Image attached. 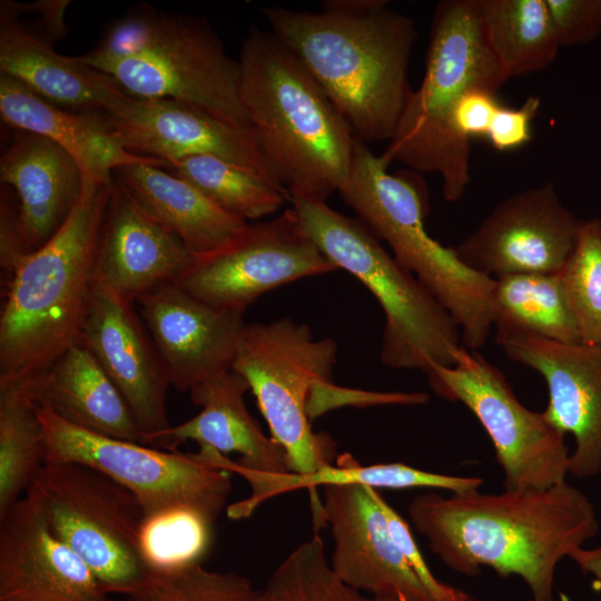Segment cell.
I'll use <instances>...</instances> for the list:
<instances>
[{"label":"cell","mask_w":601,"mask_h":601,"mask_svg":"<svg viewBox=\"0 0 601 601\" xmlns=\"http://www.w3.org/2000/svg\"><path fill=\"white\" fill-rule=\"evenodd\" d=\"M408 516L451 570L476 577L489 566L502 578L516 575L532 601H555L558 564L600 530L594 505L566 480L497 494L426 492L411 501Z\"/></svg>","instance_id":"obj_1"},{"label":"cell","mask_w":601,"mask_h":601,"mask_svg":"<svg viewBox=\"0 0 601 601\" xmlns=\"http://www.w3.org/2000/svg\"><path fill=\"white\" fill-rule=\"evenodd\" d=\"M112 180L85 176L80 199L59 230L6 272L0 385L38 376L79 343Z\"/></svg>","instance_id":"obj_2"},{"label":"cell","mask_w":601,"mask_h":601,"mask_svg":"<svg viewBox=\"0 0 601 601\" xmlns=\"http://www.w3.org/2000/svg\"><path fill=\"white\" fill-rule=\"evenodd\" d=\"M270 31L299 59L364 142L391 140L410 96L414 21L390 7L363 17L263 8Z\"/></svg>","instance_id":"obj_3"},{"label":"cell","mask_w":601,"mask_h":601,"mask_svg":"<svg viewBox=\"0 0 601 601\" xmlns=\"http://www.w3.org/2000/svg\"><path fill=\"white\" fill-rule=\"evenodd\" d=\"M238 65L242 106L274 176L290 198L326 201L348 175L351 127L270 30L250 28Z\"/></svg>","instance_id":"obj_4"},{"label":"cell","mask_w":601,"mask_h":601,"mask_svg":"<svg viewBox=\"0 0 601 601\" xmlns=\"http://www.w3.org/2000/svg\"><path fill=\"white\" fill-rule=\"evenodd\" d=\"M509 80L485 33L480 0H444L434 10L425 70L382 154L416 173L437 174L445 200H460L471 181V141L452 116L470 89L497 93Z\"/></svg>","instance_id":"obj_5"},{"label":"cell","mask_w":601,"mask_h":601,"mask_svg":"<svg viewBox=\"0 0 601 601\" xmlns=\"http://www.w3.org/2000/svg\"><path fill=\"white\" fill-rule=\"evenodd\" d=\"M81 58L131 97L181 101L253 129L239 97L238 61L205 17L138 4Z\"/></svg>","instance_id":"obj_6"},{"label":"cell","mask_w":601,"mask_h":601,"mask_svg":"<svg viewBox=\"0 0 601 601\" xmlns=\"http://www.w3.org/2000/svg\"><path fill=\"white\" fill-rule=\"evenodd\" d=\"M390 165L355 137L348 175L338 194L376 237L388 244L395 260L450 313L462 343L476 351L494 326L495 279L466 267L451 246L427 234L428 199L423 181L392 174Z\"/></svg>","instance_id":"obj_7"},{"label":"cell","mask_w":601,"mask_h":601,"mask_svg":"<svg viewBox=\"0 0 601 601\" xmlns=\"http://www.w3.org/2000/svg\"><path fill=\"white\" fill-rule=\"evenodd\" d=\"M299 220L323 254L355 276L373 294L385 315L381 361L393 368L452 366L463 345L450 313L403 268L358 218L326 201L292 197Z\"/></svg>","instance_id":"obj_8"},{"label":"cell","mask_w":601,"mask_h":601,"mask_svg":"<svg viewBox=\"0 0 601 601\" xmlns=\"http://www.w3.org/2000/svg\"><path fill=\"white\" fill-rule=\"evenodd\" d=\"M336 359L334 339H317L289 317L245 324L240 333L231 368L247 381L293 473L309 474L334 460L332 439L312 431L308 400L315 384L332 382Z\"/></svg>","instance_id":"obj_9"},{"label":"cell","mask_w":601,"mask_h":601,"mask_svg":"<svg viewBox=\"0 0 601 601\" xmlns=\"http://www.w3.org/2000/svg\"><path fill=\"white\" fill-rule=\"evenodd\" d=\"M26 495L108 594L127 595L145 580V512L124 485L88 465L45 463Z\"/></svg>","instance_id":"obj_10"},{"label":"cell","mask_w":601,"mask_h":601,"mask_svg":"<svg viewBox=\"0 0 601 601\" xmlns=\"http://www.w3.org/2000/svg\"><path fill=\"white\" fill-rule=\"evenodd\" d=\"M46 439V463L88 465L117 481L140 502L146 520L188 511L214 523L231 490V472L196 453L160 451L99 435L37 405Z\"/></svg>","instance_id":"obj_11"},{"label":"cell","mask_w":601,"mask_h":601,"mask_svg":"<svg viewBox=\"0 0 601 601\" xmlns=\"http://www.w3.org/2000/svg\"><path fill=\"white\" fill-rule=\"evenodd\" d=\"M426 375L439 396L464 404L482 424L502 467L504 490L546 489L566 480L565 435L543 413L526 408L483 356L463 346L452 366H433Z\"/></svg>","instance_id":"obj_12"},{"label":"cell","mask_w":601,"mask_h":601,"mask_svg":"<svg viewBox=\"0 0 601 601\" xmlns=\"http://www.w3.org/2000/svg\"><path fill=\"white\" fill-rule=\"evenodd\" d=\"M338 268L305 231L295 209L248 223L213 252L194 255L175 282L219 308L245 313L260 295L297 279Z\"/></svg>","instance_id":"obj_13"},{"label":"cell","mask_w":601,"mask_h":601,"mask_svg":"<svg viewBox=\"0 0 601 601\" xmlns=\"http://www.w3.org/2000/svg\"><path fill=\"white\" fill-rule=\"evenodd\" d=\"M580 223L561 203L553 184L546 183L500 201L451 248L466 267L493 279L554 274L565 264Z\"/></svg>","instance_id":"obj_14"},{"label":"cell","mask_w":601,"mask_h":601,"mask_svg":"<svg viewBox=\"0 0 601 601\" xmlns=\"http://www.w3.org/2000/svg\"><path fill=\"white\" fill-rule=\"evenodd\" d=\"M105 121L116 140L134 155L160 159L167 165L190 156H215L284 188L270 170L253 129L193 105L128 96L105 112Z\"/></svg>","instance_id":"obj_15"},{"label":"cell","mask_w":601,"mask_h":601,"mask_svg":"<svg viewBox=\"0 0 601 601\" xmlns=\"http://www.w3.org/2000/svg\"><path fill=\"white\" fill-rule=\"evenodd\" d=\"M495 341L510 359L544 378L549 402L542 413L556 430L574 440L569 474L579 479L600 474L601 345L565 344L524 334Z\"/></svg>","instance_id":"obj_16"},{"label":"cell","mask_w":601,"mask_h":601,"mask_svg":"<svg viewBox=\"0 0 601 601\" xmlns=\"http://www.w3.org/2000/svg\"><path fill=\"white\" fill-rule=\"evenodd\" d=\"M333 550L331 569L347 587L376 598L432 601L393 540L367 486H322Z\"/></svg>","instance_id":"obj_17"},{"label":"cell","mask_w":601,"mask_h":601,"mask_svg":"<svg viewBox=\"0 0 601 601\" xmlns=\"http://www.w3.org/2000/svg\"><path fill=\"white\" fill-rule=\"evenodd\" d=\"M136 304L178 392L231 370L244 313L213 306L176 283L150 290Z\"/></svg>","instance_id":"obj_18"},{"label":"cell","mask_w":601,"mask_h":601,"mask_svg":"<svg viewBox=\"0 0 601 601\" xmlns=\"http://www.w3.org/2000/svg\"><path fill=\"white\" fill-rule=\"evenodd\" d=\"M129 303L97 282L79 342L97 358L127 402L146 444L171 425L166 367Z\"/></svg>","instance_id":"obj_19"},{"label":"cell","mask_w":601,"mask_h":601,"mask_svg":"<svg viewBox=\"0 0 601 601\" xmlns=\"http://www.w3.org/2000/svg\"><path fill=\"white\" fill-rule=\"evenodd\" d=\"M28 495L0 516V601H109Z\"/></svg>","instance_id":"obj_20"},{"label":"cell","mask_w":601,"mask_h":601,"mask_svg":"<svg viewBox=\"0 0 601 601\" xmlns=\"http://www.w3.org/2000/svg\"><path fill=\"white\" fill-rule=\"evenodd\" d=\"M248 390L247 381L233 368L195 385L189 395L200 412L161 432L154 443L174 450L179 443L195 441L203 461L229 472H290L282 446L262 432L248 412L244 400Z\"/></svg>","instance_id":"obj_21"},{"label":"cell","mask_w":601,"mask_h":601,"mask_svg":"<svg viewBox=\"0 0 601 601\" xmlns=\"http://www.w3.org/2000/svg\"><path fill=\"white\" fill-rule=\"evenodd\" d=\"M193 258L185 244L114 176L97 254V282L134 304L175 283Z\"/></svg>","instance_id":"obj_22"},{"label":"cell","mask_w":601,"mask_h":601,"mask_svg":"<svg viewBox=\"0 0 601 601\" xmlns=\"http://www.w3.org/2000/svg\"><path fill=\"white\" fill-rule=\"evenodd\" d=\"M0 179L18 197L16 226L27 253L45 245L80 199L85 176L77 160L52 140L12 129L0 158Z\"/></svg>","instance_id":"obj_23"},{"label":"cell","mask_w":601,"mask_h":601,"mask_svg":"<svg viewBox=\"0 0 601 601\" xmlns=\"http://www.w3.org/2000/svg\"><path fill=\"white\" fill-rule=\"evenodd\" d=\"M0 73L72 111L105 114L129 96L81 56L61 55L39 33L27 29L10 0L0 2Z\"/></svg>","instance_id":"obj_24"},{"label":"cell","mask_w":601,"mask_h":601,"mask_svg":"<svg viewBox=\"0 0 601 601\" xmlns=\"http://www.w3.org/2000/svg\"><path fill=\"white\" fill-rule=\"evenodd\" d=\"M0 115L11 129L33 132L59 145L77 160L83 176L111 181L115 170L125 165L167 167L160 159L127 151L109 132L104 114L61 108L3 73H0Z\"/></svg>","instance_id":"obj_25"},{"label":"cell","mask_w":601,"mask_h":601,"mask_svg":"<svg viewBox=\"0 0 601 601\" xmlns=\"http://www.w3.org/2000/svg\"><path fill=\"white\" fill-rule=\"evenodd\" d=\"M29 381L36 404L61 420L99 435L146 444L124 396L80 342Z\"/></svg>","instance_id":"obj_26"},{"label":"cell","mask_w":601,"mask_h":601,"mask_svg":"<svg viewBox=\"0 0 601 601\" xmlns=\"http://www.w3.org/2000/svg\"><path fill=\"white\" fill-rule=\"evenodd\" d=\"M252 486L248 499L229 506L228 515L233 519L249 516L264 501L277 494L297 489H307L312 511L313 526L318 531L327 525L319 486L337 484H357L388 490H408L416 487L446 490L450 493H464L481 487L484 480L479 476H459L428 472L404 463H383L361 465L349 453L337 456L335 465L329 464L309 474L293 472L279 475H266L237 470Z\"/></svg>","instance_id":"obj_27"},{"label":"cell","mask_w":601,"mask_h":601,"mask_svg":"<svg viewBox=\"0 0 601 601\" xmlns=\"http://www.w3.org/2000/svg\"><path fill=\"white\" fill-rule=\"evenodd\" d=\"M114 176L193 255L215 250L248 224L225 211L194 185L162 167L151 164L125 165L117 168Z\"/></svg>","instance_id":"obj_28"},{"label":"cell","mask_w":601,"mask_h":601,"mask_svg":"<svg viewBox=\"0 0 601 601\" xmlns=\"http://www.w3.org/2000/svg\"><path fill=\"white\" fill-rule=\"evenodd\" d=\"M492 308L495 337L524 334L565 344L581 343L559 273L496 278Z\"/></svg>","instance_id":"obj_29"},{"label":"cell","mask_w":601,"mask_h":601,"mask_svg":"<svg viewBox=\"0 0 601 601\" xmlns=\"http://www.w3.org/2000/svg\"><path fill=\"white\" fill-rule=\"evenodd\" d=\"M489 45L508 78L549 67L561 48L545 0H480Z\"/></svg>","instance_id":"obj_30"},{"label":"cell","mask_w":601,"mask_h":601,"mask_svg":"<svg viewBox=\"0 0 601 601\" xmlns=\"http://www.w3.org/2000/svg\"><path fill=\"white\" fill-rule=\"evenodd\" d=\"M46 439L30 381L0 385V516L45 465Z\"/></svg>","instance_id":"obj_31"},{"label":"cell","mask_w":601,"mask_h":601,"mask_svg":"<svg viewBox=\"0 0 601 601\" xmlns=\"http://www.w3.org/2000/svg\"><path fill=\"white\" fill-rule=\"evenodd\" d=\"M166 169L194 185L225 211L247 221L270 216L292 200L284 188L215 156H190Z\"/></svg>","instance_id":"obj_32"},{"label":"cell","mask_w":601,"mask_h":601,"mask_svg":"<svg viewBox=\"0 0 601 601\" xmlns=\"http://www.w3.org/2000/svg\"><path fill=\"white\" fill-rule=\"evenodd\" d=\"M260 601H396L365 595L333 573L316 533L296 546L273 571Z\"/></svg>","instance_id":"obj_33"},{"label":"cell","mask_w":601,"mask_h":601,"mask_svg":"<svg viewBox=\"0 0 601 601\" xmlns=\"http://www.w3.org/2000/svg\"><path fill=\"white\" fill-rule=\"evenodd\" d=\"M559 275L581 343L601 345V218L581 219L573 248Z\"/></svg>","instance_id":"obj_34"},{"label":"cell","mask_w":601,"mask_h":601,"mask_svg":"<svg viewBox=\"0 0 601 601\" xmlns=\"http://www.w3.org/2000/svg\"><path fill=\"white\" fill-rule=\"evenodd\" d=\"M124 601H260V591L244 575L207 570L198 562L149 570Z\"/></svg>","instance_id":"obj_35"},{"label":"cell","mask_w":601,"mask_h":601,"mask_svg":"<svg viewBox=\"0 0 601 601\" xmlns=\"http://www.w3.org/2000/svg\"><path fill=\"white\" fill-rule=\"evenodd\" d=\"M211 525L188 511L145 520L141 548L149 570L198 563L209 545Z\"/></svg>","instance_id":"obj_36"},{"label":"cell","mask_w":601,"mask_h":601,"mask_svg":"<svg viewBox=\"0 0 601 601\" xmlns=\"http://www.w3.org/2000/svg\"><path fill=\"white\" fill-rule=\"evenodd\" d=\"M368 489L386 519L393 540L432 601H479L465 591L444 583L433 575L407 522L384 500L380 491Z\"/></svg>","instance_id":"obj_37"},{"label":"cell","mask_w":601,"mask_h":601,"mask_svg":"<svg viewBox=\"0 0 601 601\" xmlns=\"http://www.w3.org/2000/svg\"><path fill=\"white\" fill-rule=\"evenodd\" d=\"M561 47L590 43L601 35V0H545Z\"/></svg>","instance_id":"obj_38"},{"label":"cell","mask_w":601,"mask_h":601,"mask_svg":"<svg viewBox=\"0 0 601 601\" xmlns=\"http://www.w3.org/2000/svg\"><path fill=\"white\" fill-rule=\"evenodd\" d=\"M427 401L428 395L421 392H365L339 387L332 382H323L315 384L312 388L308 400V415L312 420L329 408L342 405H420Z\"/></svg>","instance_id":"obj_39"},{"label":"cell","mask_w":601,"mask_h":601,"mask_svg":"<svg viewBox=\"0 0 601 601\" xmlns=\"http://www.w3.org/2000/svg\"><path fill=\"white\" fill-rule=\"evenodd\" d=\"M541 106L536 96H529L518 108H496L484 138L497 151L518 149L532 139V121Z\"/></svg>","instance_id":"obj_40"},{"label":"cell","mask_w":601,"mask_h":601,"mask_svg":"<svg viewBox=\"0 0 601 601\" xmlns=\"http://www.w3.org/2000/svg\"><path fill=\"white\" fill-rule=\"evenodd\" d=\"M496 92L484 88L467 90L455 106L452 125L462 138H484L493 114L500 106Z\"/></svg>","instance_id":"obj_41"},{"label":"cell","mask_w":601,"mask_h":601,"mask_svg":"<svg viewBox=\"0 0 601 601\" xmlns=\"http://www.w3.org/2000/svg\"><path fill=\"white\" fill-rule=\"evenodd\" d=\"M13 2L20 12L31 11L38 13L42 30L40 36L50 43L53 45V42L67 36L69 29L65 17L70 4L69 0H38L32 3Z\"/></svg>","instance_id":"obj_42"},{"label":"cell","mask_w":601,"mask_h":601,"mask_svg":"<svg viewBox=\"0 0 601 601\" xmlns=\"http://www.w3.org/2000/svg\"><path fill=\"white\" fill-rule=\"evenodd\" d=\"M387 0H324L322 11L347 17H363L387 8Z\"/></svg>","instance_id":"obj_43"},{"label":"cell","mask_w":601,"mask_h":601,"mask_svg":"<svg viewBox=\"0 0 601 601\" xmlns=\"http://www.w3.org/2000/svg\"><path fill=\"white\" fill-rule=\"evenodd\" d=\"M570 558L584 574L593 575L597 585L601 588V545L591 550L580 548Z\"/></svg>","instance_id":"obj_44"}]
</instances>
